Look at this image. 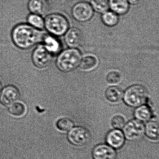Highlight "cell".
<instances>
[{"mask_svg":"<svg viewBox=\"0 0 159 159\" xmlns=\"http://www.w3.org/2000/svg\"><path fill=\"white\" fill-rule=\"evenodd\" d=\"M44 33L29 24H21L13 30L12 39L14 43L18 48L28 49L42 42Z\"/></svg>","mask_w":159,"mask_h":159,"instance_id":"1","label":"cell"},{"mask_svg":"<svg viewBox=\"0 0 159 159\" xmlns=\"http://www.w3.org/2000/svg\"><path fill=\"white\" fill-rule=\"evenodd\" d=\"M82 57L81 53L77 48L66 49L59 53L57 66L62 72H70L79 67Z\"/></svg>","mask_w":159,"mask_h":159,"instance_id":"2","label":"cell"},{"mask_svg":"<svg viewBox=\"0 0 159 159\" xmlns=\"http://www.w3.org/2000/svg\"><path fill=\"white\" fill-rule=\"evenodd\" d=\"M148 92L143 85L136 84L129 86L123 93L124 101L129 107H137L144 105L148 98Z\"/></svg>","mask_w":159,"mask_h":159,"instance_id":"3","label":"cell"},{"mask_svg":"<svg viewBox=\"0 0 159 159\" xmlns=\"http://www.w3.org/2000/svg\"><path fill=\"white\" fill-rule=\"evenodd\" d=\"M44 28L53 36L57 37L65 35L69 29L67 19L59 14L53 13L46 16L44 20Z\"/></svg>","mask_w":159,"mask_h":159,"instance_id":"4","label":"cell"},{"mask_svg":"<svg viewBox=\"0 0 159 159\" xmlns=\"http://www.w3.org/2000/svg\"><path fill=\"white\" fill-rule=\"evenodd\" d=\"M69 141L76 146H84L88 144L92 139V134L87 128L83 126L73 127L68 133Z\"/></svg>","mask_w":159,"mask_h":159,"instance_id":"5","label":"cell"},{"mask_svg":"<svg viewBox=\"0 0 159 159\" xmlns=\"http://www.w3.org/2000/svg\"><path fill=\"white\" fill-rule=\"evenodd\" d=\"M123 129V133L125 138L131 141L140 139L145 134L144 124L136 119L128 121L125 124Z\"/></svg>","mask_w":159,"mask_h":159,"instance_id":"6","label":"cell"},{"mask_svg":"<svg viewBox=\"0 0 159 159\" xmlns=\"http://www.w3.org/2000/svg\"><path fill=\"white\" fill-rule=\"evenodd\" d=\"M71 14L76 21L84 23L93 18L94 11L90 4L81 2L76 3L73 6L71 10Z\"/></svg>","mask_w":159,"mask_h":159,"instance_id":"7","label":"cell"},{"mask_svg":"<svg viewBox=\"0 0 159 159\" xmlns=\"http://www.w3.org/2000/svg\"><path fill=\"white\" fill-rule=\"evenodd\" d=\"M32 57L35 66L39 68H44L51 63L52 55L46 50L43 44H40L34 50Z\"/></svg>","mask_w":159,"mask_h":159,"instance_id":"8","label":"cell"},{"mask_svg":"<svg viewBox=\"0 0 159 159\" xmlns=\"http://www.w3.org/2000/svg\"><path fill=\"white\" fill-rule=\"evenodd\" d=\"M92 156L93 159H116L117 152L108 144H100L93 149Z\"/></svg>","mask_w":159,"mask_h":159,"instance_id":"9","label":"cell"},{"mask_svg":"<svg viewBox=\"0 0 159 159\" xmlns=\"http://www.w3.org/2000/svg\"><path fill=\"white\" fill-rule=\"evenodd\" d=\"M20 97V93L16 87L13 85H8L2 89L0 94V101L2 105L10 106L17 101Z\"/></svg>","mask_w":159,"mask_h":159,"instance_id":"10","label":"cell"},{"mask_svg":"<svg viewBox=\"0 0 159 159\" xmlns=\"http://www.w3.org/2000/svg\"><path fill=\"white\" fill-rule=\"evenodd\" d=\"M65 35V42L70 48H77L80 46L83 35L79 29L75 27L69 29Z\"/></svg>","mask_w":159,"mask_h":159,"instance_id":"11","label":"cell"},{"mask_svg":"<svg viewBox=\"0 0 159 159\" xmlns=\"http://www.w3.org/2000/svg\"><path fill=\"white\" fill-rule=\"evenodd\" d=\"M106 139L107 144L114 149H120L124 145L125 138L123 132L115 129L107 133Z\"/></svg>","mask_w":159,"mask_h":159,"instance_id":"12","label":"cell"},{"mask_svg":"<svg viewBox=\"0 0 159 159\" xmlns=\"http://www.w3.org/2000/svg\"><path fill=\"white\" fill-rule=\"evenodd\" d=\"M28 9L31 13L42 16L49 11V5L47 0H30Z\"/></svg>","mask_w":159,"mask_h":159,"instance_id":"13","label":"cell"},{"mask_svg":"<svg viewBox=\"0 0 159 159\" xmlns=\"http://www.w3.org/2000/svg\"><path fill=\"white\" fill-rule=\"evenodd\" d=\"M43 42V45L44 48L52 55L57 54L60 52L61 44L55 36L52 35H45Z\"/></svg>","mask_w":159,"mask_h":159,"instance_id":"14","label":"cell"},{"mask_svg":"<svg viewBox=\"0 0 159 159\" xmlns=\"http://www.w3.org/2000/svg\"><path fill=\"white\" fill-rule=\"evenodd\" d=\"M98 65V58L95 56L89 55L82 57L79 67L83 72H91L95 70Z\"/></svg>","mask_w":159,"mask_h":159,"instance_id":"15","label":"cell"},{"mask_svg":"<svg viewBox=\"0 0 159 159\" xmlns=\"http://www.w3.org/2000/svg\"><path fill=\"white\" fill-rule=\"evenodd\" d=\"M109 9L119 15H123L129 11V3L127 0H109Z\"/></svg>","mask_w":159,"mask_h":159,"instance_id":"16","label":"cell"},{"mask_svg":"<svg viewBox=\"0 0 159 159\" xmlns=\"http://www.w3.org/2000/svg\"><path fill=\"white\" fill-rule=\"evenodd\" d=\"M123 93L120 88L117 86H111L107 88L105 92V96L110 102L117 103L122 99Z\"/></svg>","mask_w":159,"mask_h":159,"instance_id":"17","label":"cell"},{"mask_svg":"<svg viewBox=\"0 0 159 159\" xmlns=\"http://www.w3.org/2000/svg\"><path fill=\"white\" fill-rule=\"evenodd\" d=\"M134 116L136 120L142 122L148 121L152 117L151 110L147 105H141L136 107L134 111Z\"/></svg>","mask_w":159,"mask_h":159,"instance_id":"18","label":"cell"},{"mask_svg":"<svg viewBox=\"0 0 159 159\" xmlns=\"http://www.w3.org/2000/svg\"><path fill=\"white\" fill-rule=\"evenodd\" d=\"M159 124L155 121H148L145 125V134L152 140L159 139Z\"/></svg>","mask_w":159,"mask_h":159,"instance_id":"19","label":"cell"},{"mask_svg":"<svg viewBox=\"0 0 159 159\" xmlns=\"http://www.w3.org/2000/svg\"><path fill=\"white\" fill-rule=\"evenodd\" d=\"M9 111L13 116L22 117L26 113V106L22 102L16 101L9 106Z\"/></svg>","mask_w":159,"mask_h":159,"instance_id":"20","label":"cell"},{"mask_svg":"<svg viewBox=\"0 0 159 159\" xmlns=\"http://www.w3.org/2000/svg\"><path fill=\"white\" fill-rule=\"evenodd\" d=\"M101 19L103 24L108 27L115 26L119 21L118 15L111 11H109L102 14Z\"/></svg>","mask_w":159,"mask_h":159,"instance_id":"21","label":"cell"},{"mask_svg":"<svg viewBox=\"0 0 159 159\" xmlns=\"http://www.w3.org/2000/svg\"><path fill=\"white\" fill-rule=\"evenodd\" d=\"M90 5L94 11L102 14L109 9V0H90Z\"/></svg>","mask_w":159,"mask_h":159,"instance_id":"22","label":"cell"},{"mask_svg":"<svg viewBox=\"0 0 159 159\" xmlns=\"http://www.w3.org/2000/svg\"><path fill=\"white\" fill-rule=\"evenodd\" d=\"M28 22L29 25L37 29H43L44 28V20L41 16L32 14L28 17Z\"/></svg>","mask_w":159,"mask_h":159,"instance_id":"23","label":"cell"},{"mask_svg":"<svg viewBox=\"0 0 159 159\" xmlns=\"http://www.w3.org/2000/svg\"><path fill=\"white\" fill-rule=\"evenodd\" d=\"M74 125L73 121L67 118H61L57 123V128L62 131H69L74 127Z\"/></svg>","mask_w":159,"mask_h":159,"instance_id":"24","label":"cell"},{"mask_svg":"<svg viewBox=\"0 0 159 159\" xmlns=\"http://www.w3.org/2000/svg\"><path fill=\"white\" fill-rule=\"evenodd\" d=\"M121 74L119 71L116 70L110 71L106 77L107 82L111 84H119L121 81Z\"/></svg>","mask_w":159,"mask_h":159,"instance_id":"25","label":"cell"},{"mask_svg":"<svg viewBox=\"0 0 159 159\" xmlns=\"http://www.w3.org/2000/svg\"><path fill=\"white\" fill-rule=\"evenodd\" d=\"M111 124L115 129L120 130L123 129L125 125V121L122 116L117 115L112 119Z\"/></svg>","mask_w":159,"mask_h":159,"instance_id":"26","label":"cell"},{"mask_svg":"<svg viewBox=\"0 0 159 159\" xmlns=\"http://www.w3.org/2000/svg\"><path fill=\"white\" fill-rule=\"evenodd\" d=\"M143 0H127L129 3L132 4V5H138L141 3Z\"/></svg>","mask_w":159,"mask_h":159,"instance_id":"27","label":"cell"},{"mask_svg":"<svg viewBox=\"0 0 159 159\" xmlns=\"http://www.w3.org/2000/svg\"><path fill=\"white\" fill-rule=\"evenodd\" d=\"M2 85L1 83L0 82V94H1V93L2 91Z\"/></svg>","mask_w":159,"mask_h":159,"instance_id":"28","label":"cell"}]
</instances>
